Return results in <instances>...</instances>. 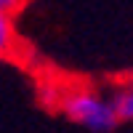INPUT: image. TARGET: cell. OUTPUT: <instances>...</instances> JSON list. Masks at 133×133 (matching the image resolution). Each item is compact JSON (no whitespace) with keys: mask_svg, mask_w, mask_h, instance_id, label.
Listing matches in <instances>:
<instances>
[{"mask_svg":"<svg viewBox=\"0 0 133 133\" xmlns=\"http://www.w3.org/2000/svg\"><path fill=\"white\" fill-rule=\"evenodd\" d=\"M61 112L72 123L83 125L85 130L93 133H109L120 123V112L115 104V96L109 98L91 88H75L61 96Z\"/></svg>","mask_w":133,"mask_h":133,"instance_id":"1","label":"cell"},{"mask_svg":"<svg viewBox=\"0 0 133 133\" xmlns=\"http://www.w3.org/2000/svg\"><path fill=\"white\" fill-rule=\"evenodd\" d=\"M16 43V27H14V16H5L0 14V53H5L14 48Z\"/></svg>","mask_w":133,"mask_h":133,"instance_id":"2","label":"cell"},{"mask_svg":"<svg viewBox=\"0 0 133 133\" xmlns=\"http://www.w3.org/2000/svg\"><path fill=\"white\" fill-rule=\"evenodd\" d=\"M115 104H117L120 120H133V85L130 83L115 93Z\"/></svg>","mask_w":133,"mask_h":133,"instance_id":"3","label":"cell"},{"mask_svg":"<svg viewBox=\"0 0 133 133\" xmlns=\"http://www.w3.org/2000/svg\"><path fill=\"white\" fill-rule=\"evenodd\" d=\"M27 3H29V0H0V14H5V16H16Z\"/></svg>","mask_w":133,"mask_h":133,"instance_id":"4","label":"cell"},{"mask_svg":"<svg viewBox=\"0 0 133 133\" xmlns=\"http://www.w3.org/2000/svg\"><path fill=\"white\" fill-rule=\"evenodd\" d=\"M130 85H133V77H130Z\"/></svg>","mask_w":133,"mask_h":133,"instance_id":"5","label":"cell"},{"mask_svg":"<svg viewBox=\"0 0 133 133\" xmlns=\"http://www.w3.org/2000/svg\"><path fill=\"white\" fill-rule=\"evenodd\" d=\"M0 59H3V53H0Z\"/></svg>","mask_w":133,"mask_h":133,"instance_id":"6","label":"cell"}]
</instances>
